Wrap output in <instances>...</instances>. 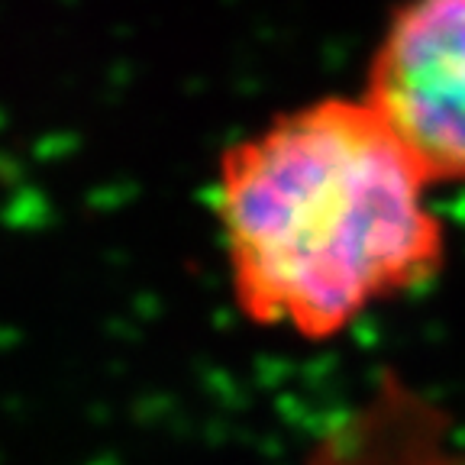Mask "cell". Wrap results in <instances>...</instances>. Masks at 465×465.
Listing matches in <instances>:
<instances>
[{"instance_id":"6da1fadb","label":"cell","mask_w":465,"mask_h":465,"mask_svg":"<svg viewBox=\"0 0 465 465\" xmlns=\"http://www.w3.org/2000/svg\"><path fill=\"white\" fill-rule=\"evenodd\" d=\"M427 174L362 97H320L232 143L217 172L230 288L255 327L330 340L440 272Z\"/></svg>"},{"instance_id":"7a4b0ae2","label":"cell","mask_w":465,"mask_h":465,"mask_svg":"<svg viewBox=\"0 0 465 465\" xmlns=\"http://www.w3.org/2000/svg\"><path fill=\"white\" fill-rule=\"evenodd\" d=\"M359 97L433 188L465 184V0H404Z\"/></svg>"}]
</instances>
